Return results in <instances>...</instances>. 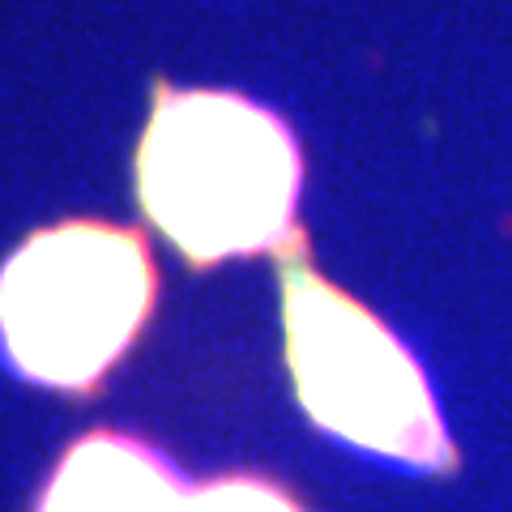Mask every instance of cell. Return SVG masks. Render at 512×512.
<instances>
[{
  "label": "cell",
  "instance_id": "6da1fadb",
  "mask_svg": "<svg viewBox=\"0 0 512 512\" xmlns=\"http://www.w3.org/2000/svg\"><path fill=\"white\" fill-rule=\"evenodd\" d=\"M299 141L239 90H154L137 146V201L192 265L299 244Z\"/></svg>",
  "mask_w": 512,
  "mask_h": 512
},
{
  "label": "cell",
  "instance_id": "7a4b0ae2",
  "mask_svg": "<svg viewBox=\"0 0 512 512\" xmlns=\"http://www.w3.org/2000/svg\"><path fill=\"white\" fill-rule=\"evenodd\" d=\"M154 303L150 239L73 218L26 235L0 269V346L26 380L86 397L133 350Z\"/></svg>",
  "mask_w": 512,
  "mask_h": 512
},
{
  "label": "cell",
  "instance_id": "3957f363",
  "mask_svg": "<svg viewBox=\"0 0 512 512\" xmlns=\"http://www.w3.org/2000/svg\"><path fill=\"white\" fill-rule=\"evenodd\" d=\"M282 320L295 397L320 431L414 470L448 474L457 466L423 363L303 256H286Z\"/></svg>",
  "mask_w": 512,
  "mask_h": 512
},
{
  "label": "cell",
  "instance_id": "277c9868",
  "mask_svg": "<svg viewBox=\"0 0 512 512\" xmlns=\"http://www.w3.org/2000/svg\"><path fill=\"white\" fill-rule=\"evenodd\" d=\"M188 491L154 444L99 427L64 448L35 512H184Z\"/></svg>",
  "mask_w": 512,
  "mask_h": 512
},
{
  "label": "cell",
  "instance_id": "5b68a950",
  "mask_svg": "<svg viewBox=\"0 0 512 512\" xmlns=\"http://www.w3.org/2000/svg\"><path fill=\"white\" fill-rule=\"evenodd\" d=\"M184 512H303V504L269 474L235 470L192 487Z\"/></svg>",
  "mask_w": 512,
  "mask_h": 512
}]
</instances>
